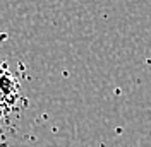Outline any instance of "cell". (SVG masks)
<instances>
[{
  "mask_svg": "<svg viewBox=\"0 0 151 147\" xmlns=\"http://www.w3.org/2000/svg\"><path fill=\"white\" fill-rule=\"evenodd\" d=\"M16 82L7 77V75H0V108H5L7 104L14 101L16 98Z\"/></svg>",
  "mask_w": 151,
  "mask_h": 147,
  "instance_id": "cell-1",
  "label": "cell"
}]
</instances>
